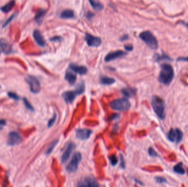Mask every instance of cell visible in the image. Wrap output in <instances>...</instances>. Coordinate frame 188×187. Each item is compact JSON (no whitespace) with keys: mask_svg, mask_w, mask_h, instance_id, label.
<instances>
[{"mask_svg":"<svg viewBox=\"0 0 188 187\" xmlns=\"http://www.w3.org/2000/svg\"><path fill=\"white\" fill-rule=\"evenodd\" d=\"M60 16L62 19H70L74 16V13L71 10H66L62 11Z\"/></svg>","mask_w":188,"mask_h":187,"instance_id":"obj_21","label":"cell"},{"mask_svg":"<svg viewBox=\"0 0 188 187\" xmlns=\"http://www.w3.org/2000/svg\"><path fill=\"white\" fill-rule=\"evenodd\" d=\"M115 79L107 76H103L100 78V82L104 85H111L115 83Z\"/></svg>","mask_w":188,"mask_h":187,"instance_id":"obj_22","label":"cell"},{"mask_svg":"<svg viewBox=\"0 0 188 187\" xmlns=\"http://www.w3.org/2000/svg\"><path fill=\"white\" fill-rule=\"evenodd\" d=\"M82 160V155L80 153H76L73 155L72 159L68 166L66 167V170L69 172H74L78 169L79 164Z\"/></svg>","mask_w":188,"mask_h":187,"instance_id":"obj_6","label":"cell"},{"mask_svg":"<svg viewBox=\"0 0 188 187\" xmlns=\"http://www.w3.org/2000/svg\"><path fill=\"white\" fill-rule=\"evenodd\" d=\"M174 73L172 67L168 64H163L159 75L158 80L163 85H169L172 81Z\"/></svg>","mask_w":188,"mask_h":187,"instance_id":"obj_1","label":"cell"},{"mask_svg":"<svg viewBox=\"0 0 188 187\" xmlns=\"http://www.w3.org/2000/svg\"><path fill=\"white\" fill-rule=\"evenodd\" d=\"M22 141V137L21 135L16 131H12L8 135L7 143L10 146H16L21 143Z\"/></svg>","mask_w":188,"mask_h":187,"instance_id":"obj_9","label":"cell"},{"mask_svg":"<svg viewBox=\"0 0 188 187\" xmlns=\"http://www.w3.org/2000/svg\"><path fill=\"white\" fill-rule=\"evenodd\" d=\"M126 54V53L123 51H116L114 52H110L104 58V60L106 62H109L110 61L122 57Z\"/></svg>","mask_w":188,"mask_h":187,"instance_id":"obj_11","label":"cell"},{"mask_svg":"<svg viewBox=\"0 0 188 187\" xmlns=\"http://www.w3.org/2000/svg\"><path fill=\"white\" fill-rule=\"evenodd\" d=\"M15 3H16L15 0H12V1H10V2L6 3L5 5L1 7L0 8V10L2 12H3L5 13H7L10 12L13 9V8L15 5Z\"/></svg>","mask_w":188,"mask_h":187,"instance_id":"obj_18","label":"cell"},{"mask_svg":"<svg viewBox=\"0 0 188 187\" xmlns=\"http://www.w3.org/2000/svg\"><path fill=\"white\" fill-rule=\"evenodd\" d=\"M85 91V85L84 83H79L77 86L76 89L74 90V92L77 95H80L83 94Z\"/></svg>","mask_w":188,"mask_h":187,"instance_id":"obj_26","label":"cell"},{"mask_svg":"<svg viewBox=\"0 0 188 187\" xmlns=\"http://www.w3.org/2000/svg\"><path fill=\"white\" fill-rule=\"evenodd\" d=\"M0 88H1V87H0Z\"/></svg>","mask_w":188,"mask_h":187,"instance_id":"obj_46","label":"cell"},{"mask_svg":"<svg viewBox=\"0 0 188 187\" xmlns=\"http://www.w3.org/2000/svg\"><path fill=\"white\" fill-rule=\"evenodd\" d=\"M26 82L30 86V89L32 93L37 94L39 93L41 89L40 83L37 78L32 75H28L26 78Z\"/></svg>","mask_w":188,"mask_h":187,"instance_id":"obj_5","label":"cell"},{"mask_svg":"<svg viewBox=\"0 0 188 187\" xmlns=\"http://www.w3.org/2000/svg\"><path fill=\"white\" fill-rule=\"evenodd\" d=\"M178 60H183V61H187L188 62V57L187 58H180L178 59Z\"/></svg>","mask_w":188,"mask_h":187,"instance_id":"obj_41","label":"cell"},{"mask_svg":"<svg viewBox=\"0 0 188 187\" xmlns=\"http://www.w3.org/2000/svg\"><path fill=\"white\" fill-rule=\"evenodd\" d=\"M46 11L45 10H40L37 12L36 16H35V20L36 21L37 23H41L44 16L46 14Z\"/></svg>","mask_w":188,"mask_h":187,"instance_id":"obj_23","label":"cell"},{"mask_svg":"<svg viewBox=\"0 0 188 187\" xmlns=\"http://www.w3.org/2000/svg\"><path fill=\"white\" fill-rule=\"evenodd\" d=\"M119 116H119L118 115H112V116L110 118V120H112L117 119V118H119Z\"/></svg>","mask_w":188,"mask_h":187,"instance_id":"obj_39","label":"cell"},{"mask_svg":"<svg viewBox=\"0 0 188 187\" xmlns=\"http://www.w3.org/2000/svg\"><path fill=\"white\" fill-rule=\"evenodd\" d=\"M121 162H122V163H121V166H122V168H124V167H125V166H124V159H123V156H121Z\"/></svg>","mask_w":188,"mask_h":187,"instance_id":"obj_40","label":"cell"},{"mask_svg":"<svg viewBox=\"0 0 188 187\" xmlns=\"http://www.w3.org/2000/svg\"><path fill=\"white\" fill-rule=\"evenodd\" d=\"M168 138L172 142L179 143L183 140V132L178 129H171L168 132Z\"/></svg>","mask_w":188,"mask_h":187,"instance_id":"obj_7","label":"cell"},{"mask_svg":"<svg viewBox=\"0 0 188 187\" xmlns=\"http://www.w3.org/2000/svg\"><path fill=\"white\" fill-rule=\"evenodd\" d=\"M1 129H2V127H0V130H1Z\"/></svg>","mask_w":188,"mask_h":187,"instance_id":"obj_43","label":"cell"},{"mask_svg":"<svg viewBox=\"0 0 188 187\" xmlns=\"http://www.w3.org/2000/svg\"><path fill=\"white\" fill-rule=\"evenodd\" d=\"M85 41L90 47H97L101 44V39L98 37L94 36L90 34H86Z\"/></svg>","mask_w":188,"mask_h":187,"instance_id":"obj_8","label":"cell"},{"mask_svg":"<svg viewBox=\"0 0 188 187\" xmlns=\"http://www.w3.org/2000/svg\"><path fill=\"white\" fill-rule=\"evenodd\" d=\"M94 16V13H93L92 12H88L86 14V18L88 19H91L92 18L93 16Z\"/></svg>","mask_w":188,"mask_h":187,"instance_id":"obj_37","label":"cell"},{"mask_svg":"<svg viewBox=\"0 0 188 187\" xmlns=\"http://www.w3.org/2000/svg\"><path fill=\"white\" fill-rule=\"evenodd\" d=\"M89 3L91 6V7L94 8V10H103L104 6L100 3V2H96L95 0H89Z\"/></svg>","mask_w":188,"mask_h":187,"instance_id":"obj_24","label":"cell"},{"mask_svg":"<svg viewBox=\"0 0 188 187\" xmlns=\"http://www.w3.org/2000/svg\"><path fill=\"white\" fill-rule=\"evenodd\" d=\"M110 107L112 109L116 111H123L130 109L131 105L129 100L126 99H118L111 102Z\"/></svg>","mask_w":188,"mask_h":187,"instance_id":"obj_4","label":"cell"},{"mask_svg":"<svg viewBox=\"0 0 188 187\" xmlns=\"http://www.w3.org/2000/svg\"><path fill=\"white\" fill-rule=\"evenodd\" d=\"M79 187H98L99 184L93 177H86L79 182Z\"/></svg>","mask_w":188,"mask_h":187,"instance_id":"obj_10","label":"cell"},{"mask_svg":"<svg viewBox=\"0 0 188 187\" xmlns=\"http://www.w3.org/2000/svg\"><path fill=\"white\" fill-rule=\"evenodd\" d=\"M149 154L151 156L153 157H156L158 156V154H157L156 151H155L152 148H150L149 149Z\"/></svg>","mask_w":188,"mask_h":187,"instance_id":"obj_34","label":"cell"},{"mask_svg":"<svg viewBox=\"0 0 188 187\" xmlns=\"http://www.w3.org/2000/svg\"><path fill=\"white\" fill-rule=\"evenodd\" d=\"M0 49L2 52L6 54L12 53V47L10 43L5 39L0 40Z\"/></svg>","mask_w":188,"mask_h":187,"instance_id":"obj_14","label":"cell"},{"mask_svg":"<svg viewBox=\"0 0 188 187\" xmlns=\"http://www.w3.org/2000/svg\"><path fill=\"white\" fill-rule=\"evenodd\" d=\"M56 119H57V115L55 114L53 116L52 118L48 121V124H47V126L48 127H51L52 126L54 125V124H55V121L56 120Z\"/></svg>","mask_w":188,"mask_h":187,"instance_id":"obj_29","label":"cell"},{"mask_svg":"<svg viewBox=\"0 0 188 187\" xmlns=\"http://www.w3.org/2000/svg\"><path fill=\"white\" fill-rule=\"evenodd\" d=\"M173 170L177 173L180 174V175H184L185 173V171L183 167V164L182 162L178 164L175 166L174 167Z\"/></svg>","mask_w":188,"mask_h":187,"instance_id":"obj_25","label":"cell"},{"mask_svg":"<svg viewBox=\"0 0 188 187\" xmlns=\"http://www.w3.org/2000/svg\"><path fill=\"white\" fill-rule=\"evenodd\" d=\"M62 40V37L61 36L53 37L50 39V41L53 42H59Z\"/></svg>","mask_w":188,"mask_h":187,"instance_id":"obj_35","label":"cell"},{"mask_svg":"<svg viewBox=\"0 0 188 187\" xmlns=\"http://www.w3.org/2000/svg\"><path fill=\"white\" fill-rule=\"evenodd\" d=\"M0 54H1V51H0Z\"/></svg>","mask_w":188,"mask_h":187,"instance_id":"obj_45","label":"cell"},{"mask_svg":"<svg viewBox=\"0 0 188 187\" xmlns=\"http://www.w3.org/2000/svg\"><path fill=\"white\" fill-rule=\"evenodd\" d=\"M128 35H124V36L122 37L120 39H121L122 41H124V40L128 39Z\"/></svg>","mask_w":188,"mask_h":187,"instance_id":"obj_42","label":"cell"},{"mask_svg":"<svg viewBox=\"0 0 188 187\" xmlns=\"http://www.w3.org/2000/svg\"><path fill=\"white\" fill-rule=\"evenodd\" d=\"M65 78L69 84L74 85L76 82L77 76L72 72L70 71H67L66 73Z\"/></svg>","mask_w":188,"mask_h":187,"instance_id":"obj_20","label":"cell"},{"mask_svg":"<svg viewBox=\"0 0 188 187\" xmlns=\"http://www.w3.org/2000/svg\"><path fill=\"white\" fill-rule=\"evenodd\" d=\"M15 16H16V13H14V14H13L12 16H10V17L7 21H6L5 24L3 25V28H5L6 26H7L10 23V21L14 19Z\"/></svg>","mask_w":188,"mask_h":187,"instance_id":"obj_32","label":"cell"},{"mask_svg":"<svg viewBox=\"0 0 188 187\" xmlns=\"http://www.w3.org/2000/svg\"><path fill=\"white\" fill-rule=\"evenodd\" d=\"M92 131L89 129H81L76 130V137L80 140H85L88 139Z\"/></svg>","mask_w":188,"mask_h":187,"instance_id":"obj_12","label":"cell"},{"mask_svg":"<svg viewBox=\"0 0 188 187\" xmlns=\"http://www.w3.org/2000/svg\"><path fill=\"white\" fill-rule=\"evenodd\" d=\"M8 96L10 98L16 100H18L20 99V97L18 96V95L17 94H16V93H15V92H9L8 93Z\"/></svg>","mask_w":188,"mask_h":187,"instance_id":"obj_30","label":"cell"},{"mask_svg":"<svg viewBox=\"0 0 188 187\" xmlns=\"http://www.w3.org/2000/svg\"><path fill=\"white\" fill-rule=\"evenodd\" d=\"M140 38L144 42L146 45L152 50H156L158 48V41L156 38L150 31H145L140 34Z\"/></svg>","mask_w":188,"mask_h":187,"instance_id":"obj_3","label":"cell"},{"mask_svg":"<svg viewBox=\"0 0 188 187\" xmlns=\"http://www.w3.org/2000/svg\"><path fill=\"white\" fill-rule=\"evenodd\" d=\"M57 143H58V140H55L53 143H51V144L50 145V146H49V148H48V149H47V151H46V154H47V155H48V154H50V153H51V152H52V151L54 149V148H55V147L56 146V145L57 144Z\"/></svg>","mask_w":188,"mask_h":187,"instance_id":"obj_28","label":"cell"},{"mask_svg":"<svg viewBox=\"0 0 188 187\" xmlns=\"http://www.w3.org/2000/svg\"><path fill=\"white\" fill-rule=\"evenodd\" d=\"M6 124V121L5 120H0V127L5 126Z\"/></svg>","mask_w":188,"mask_h":187,"instance_id":"obj_38","label":"cell"},{"mask_svg":"<svg viewBox=\"0 0 188 187\" xmlns=\"http://www.w3.org/2000/svg\"><path fill=\"white\" fill-rule=\"evenodd\" d=\"M69 68L74 72L80 75H85L88 72V69L85 66L71 64L69 65Z\"/></svg>","mask_w":188,"mask_h":187,"instance_id":"obj_16","label":"cell"},{"mask_svg":"<svg viewBox=\"0 0 188 187\" xmlns=\"http://www.w3.org/2000/svg\"><path fill=\"white\" fill-rule=\"evenodd\" d=\"M124 48L126 51H131L133 50V46L131 45H126L124 46Z\"/></svg>","mask_w":188,"mask_h":187,"instance_id":"obj_36","label":"cell"},{"mask_svg":"<svg viewBox=\"0 0 188 187\" xmlns=\"http://www.w3.org/2000/svg\"><path fill=\"white\" fill-rule=\"evenodd\" d=\"M187 172H188V170H187Z\"/></svg>","mask_w":188,"mask_h":187,"instance_id":"obj_44","label":"cell"},{"mask_svg":"<svg viewBox=\"0 0 188 187\" xmlns=\"http://www.w3.org/2000/svg\"><path fill=\"white\" fill-rule=\"evenodd\" d=\"M75 146L73 143H71L68 145L66 151H64V153L63 154L62 156L61 160H62L63 163H65L66 161L68 160L72 153V151L75 149Z\"/></svg>","mask_w":188,"mask_h":187,"instance_id":"obj_15","label":"cell"},{"mask_svg":"<svg viewBox=\"0 0 188 187\" xmlns=\"http://www.w3.org/2000/svg\"><path fill=\"white\" fill-rule=\"evenodd\" d=\"M23 103L25 105L27 109L30 111H34V108L32 107V105H31V103L29 102V100L26 98H23Z\"/></svg>","mask_w":188,"mask_h":187,"instance_id":"obj_27","label":"cell"},{"mask_svg":"<svg viewBox=\"0 0 188 187\" xmlns=\"http://www.w3.org/2000/svg\"><path fill=\"white\" fill-rule=\"evenodd\" d=\"M77 94L74 91H67L62 94V97L65 100V102L68 103L70 104L74 100L76 97Z\"/></svg>","mask_w":188,"mask_h":187,"instance_id":"obj_17","label":"cell"},{"mask_svg":"<svg viewBox=\"0 0 188 187\" xmlns=\"http://www.w3.org/2000/svg\"><path fill=\"white\" fill-rule=\"evenodd\" d=\"M110 161L112 166L116 165L118 162L117 157L115 155H112V156H110Z\"/></svg>","mask_w":188,"mask_h":187,"instance_id":"obj_31","label":"cell"},{"mask_svg":"<svg viewBox=\"0 0 188 187\" xmlns=\"http://www.w3.org/2000/svg\"><path fill=\"white\" fill-rule=\"evenodd\" d=\"M151 105L153 111L157 116L161 120L166 118V105L164 100L161 97L154 96L151 100Z\"/></svg>","mask_w":188,"mask_h":187,"instance_id":"obj_2","label":"cell"},{"mask_svg":"<svg viewBox=\"0 0 188 187\" xmlns=\"http://www.w3.org/2000/svg\"><path fill=\"white\" fill-rule=\"evenodd\" d=\"M33 37L37 44L40 47H45L46 41L42 35L41 33L39 30H35L33 32Z\"/></svg>","mask_w":188,"mask_h":187,"instance_id":"obj_13","label":"cell"},{"mask_svg":"<svg viewBox=\"0 0 188 187\" xmlns=\"http://www.w3.org/2000/svg\"><path fill=\"white\" fill-rule=\"evenodd\" d=\"M121 92H122V94H123L126 97L131 98L136 93V89L129 88V87H126L124 89H122Z\"/></svg>","mask_w":188,"mask_h":187,"instance_id":"obj_19","label":"cell"},{"mask_svg":"<svg viewBox=\"0 0 188 187\" xmlns=\"http://www.w3.org/2000/svg\"><path fill=\"white\" fill-rule=\"evenodd\" d=\"M155 180L156 181L157 183L161 184V183H165L167 182V180L162 177H155Z\"/></svg>","mask_w":188,"mask_h":187,"instance_id":"obj_33","label":"cell"}]
</instances>
